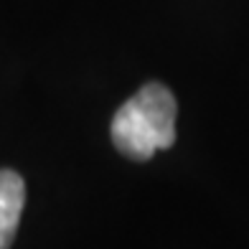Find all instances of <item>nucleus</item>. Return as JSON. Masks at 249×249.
Returning <instances> with one entry per match:
<instances>
[{"label": "nucleus", "mask_w": 249, "mask_h": 249, "mask_svg": "<svg viewBox=\"0 0 249 249\" xmlns=\"http://www.w3.org/2000/svg\"><path fill=\"white\" fill-rule=\"evenodd\" d=\"M178 102L160 82L145 84L117 109L112 120V142L130 160H148L155 150L176 142Z\"/></svg>", "instance_id": "f257e3e1"}, {"label": "nucleus", "mask_w": 249, "mask_h": 249, "mask_svg": "<svg viewBox=\"0 0 249 249\" xmlns=\"http://www.w3.org/2000/svg\"><path fill=\"white\" fill-rule=\"evenodd\" d=\"M26 203V183L16 171H0V249H10Z\"/></svg>", "instance_id": "f03ea898"}]
</instances>
